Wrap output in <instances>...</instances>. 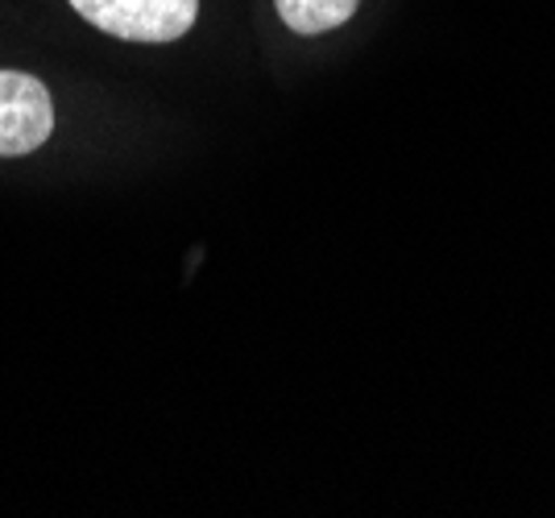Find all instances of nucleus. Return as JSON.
I'll return each instance as SVG.
<instances>
[{
  "instance_id": "f03ea898",
  "label": "nucleus",
  "mask_w": 555,
  "mask_h": 518,
  "mask_svg": "<svg viewBox=\"0 0 555 518\" xmlns=\"http://www.w3.org/2000/svg\"><path fill=\"white\" fill-rule=\"evenodd\" d=\"M54 133V104L42 79L0 72V158H22Z\"/></svg>"
},
{
  "instance_id": "f257e3e1",
  "label": "nucleus",
  "mask_w": 555,
  "mask_h": 518,
  "mask_svg": "<svg viewBox=\"0 0 555 518\" xmlns=\"http://www.w3.org/2000/svg\"><path fill=\"white\" fill-rule=\"evenodd\" d=\"M70 9L95 29L125 42H179L199 17V0H70Z\"/></svg>"
},
{
  "instance_id": "7ed1b4c3",
  "label": "nucleus",
  "mask_w": 555,
  "mask_h": 518,
  "mask_svg": "<svg viewBox=\"0 0 555 518\" xmlns=\"http://www.w3.org/2000/svg\"><path fill=\"white\" fill-rule=\"evenodd\" d=\"M274 4H278V17L291 25L295 34L315 38V34H327V29L345 25L357 13L361 0H274Z\"/></svg>"
}]
</instances>
